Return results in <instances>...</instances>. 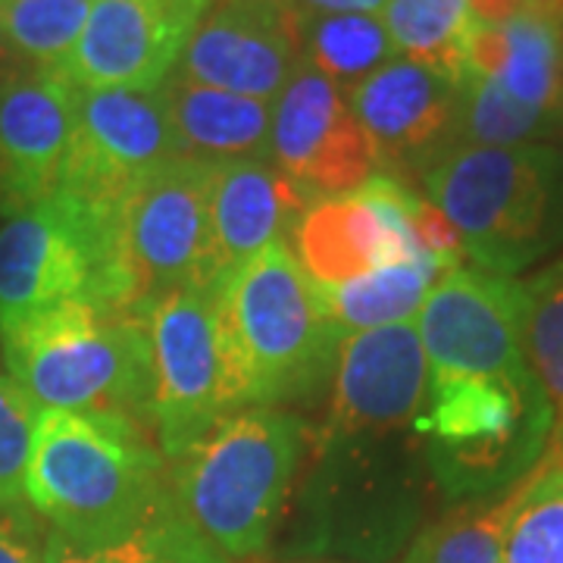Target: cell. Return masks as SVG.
Segmentation results:
<instances>
[{
  "label": "cell",
  "instance_id": "obj_1",
  "mask_svg": "<svg viewBox=\"0 0 563 563\" xmlns=\"http://www.w3.org/2000/svg\"><path fill=\"white\" fill-rule=\"evenodd\" d=\"M169 485L147 429L122 417L41 410L25 501L54 532L79 548L132 539Z\"/></svg>",
  "mask_w": 563,
  "mask_h": 563
},
{
  "label": "cell",
  "instance_id": "obj_2",
  "mask_svg": "<svg viewBox=\"0 0 563 563\" xmlns=\"http://www.w3.org/2000/svg\"><path fill=\"white\" fill-rule=\"evenodd\" d=\"M10 379L41 410L151 426L147 313L66 301L0 329Z\"/></svg>",
  "mask_w": 563,
  "mask_h": 563
},
{
  "label": "cell",
  "instance_id": "obj_3",
  "mask_svg": "<svg viewBox=\"0 0 563 563\" xmlns=\"http://www.w3.org/2000/svg\"><path fill=\"white\" fill-rule=\"evenodd\" d=\"M301 442L291 413L273 404L242 407L176 461V510L225 561L261 554L279 529Z\"/></svg>",
  "mask_w": 563,
  "mask_h": 563
},
{
  "label": "cell",
  "instance_id": "obj_4",
  "mask_svg": "<svg viewBox=\"0 0 563 563\" xmlns=\"http://www.w3.org/2000/svg\"><path fill=\"white\" fill-rule=\"evenodd\" d=\"M420 181L485 273L514 279L563 235V169L551 144H454Z\"/></svg>",
  "mask_w": 563,
  "mask_h": 563
},
{
  "label": "cell",
  "instance_id": "obj_5",
  "mask_svg": "<svg viewBox=\"0 0 563 563\" xmlns=\"http://www.w3.org/2000/svg\"><path fill=\"white\" fill-rule=\"evenodd\" d=\"M217 303L247 404L276 407L310 395L339 357L344 335L288 242L266 244L235 266L217 285Z\"/></svg>",
  "mask_w": 563,
  "mask_h": 563
},
{
  "label": "cell",
  "instance_id": "obj_6",
  "mask_svg": "<svg viewBox=\"0 0 563 563\" xmlns=\"http://www.w3.org/2000/svg\"><path fill=\"white\" fill-rule=\"evenodd\" d=\"M551 422V404L532 369L492 379L429 376L417 435L448 498H485L539 466Z\"/></svg>",
  "mask_w": 563,
  "mask_h": 563
},
{
  "label": "cell",
  "instance_id": "obj_7",
  "mask_svg": "<svg viewBox=\"0 0 563 563\" xmlns=\"http://www.w3.org/2000/svg\"><path fill=\"white\" fill-rule=\"evenodd\" d=\"M417 448V432L313 444L298 526L303 551L391 558L420 517Z\"/></svg>",
  "mask_w": 563,
  "mask_h": 563
},
{
  "label": "cell",
  "instance_id": "obj_8",
  "mask_svg": "<svg viewBox=\"0 0 563 563\" xmlns=\"http://www.w3.org/2000/svg\"><path fill=\"white\" fill-rule=\"evenodd\" d=\"M113 210L54 191L51 198L3 217L0 329L66 301L129 310Z\"/></svg>",
  "mask_w": 563,
  "mask_h": 563
},
{
  "label": "cell",
  "instance_id": "obj_9",
  "mask_svg": "<svg viewBox=\"0 0 563 563\" xmlns=\"http://www.w3.org/2000/svg\"><path fill=\"white\" fill-rule=\"evenodd\" d=\"M147 361L151 432L169 461L251 407L222 329L217 288H179L147 310Z\"/></svg>",
  "mask_w": 563,
  "mask_h": 563
},
{
  "label": "cell",
  "instance_id": "obj_10",
  "mask_svg": "<svg viewBox=\"0 0 563 563\" xmlns=\"http://www.w3.org/2000/svg\"><path fill=\"white\" fill-rule=\"evenodd\" d=\"M213 163L176 154L144 173L113 210L129 310L147 313L179 288H217L210 276Z\"/></svg>",
  "mask_w": 563,
  "mask_h": 563
},
{
  "label": "cell",
  "instance_id": "obj_11",
  "mask_svg": "<svg viewBox=\"0 0 563 563\" xmlns=\"http://www.w3.org/2000/svg\"><path fill=\"white\" fill-rule=\"evenodd\" d=\"M523 282L457 266L432 285L417 320L429 376H514L529 369L523 351Z\"/></svg>",
  "mask_w": 563,
  "mask_h": 563
},
{
  "label": "cell",
  "instance_id": "obj_12",
  "mask_svg": "<svg viewBox=\"0 0 563 563\" xmlns=\"http://www.w3.org/2000/svg\"><path fill=\"white\" fill-rule=\"evenodd\" d=\"M179 154L163 85L76 88V122L57 191L113 210L154 166Z\"/></svg>",
  "mask_w": 563,
  "mask_h": 563
},
{
  "label": "cell",
  "instance_id": "obj_13",
  "mask_svg": "<svg viewBox=\"0 0 563 563\" xmlns=\"http://www.w3.org/2000/svg\"><path fill=\"white\" fill-rule=\"evenodd\" d=\"M429 395V363L417 325L351 332L339 344L325 420L313 444L417 432Z\"/></svg>",
  "mask_w": 563,
  "mask_h": 563
},
{
  "label": "cell",
  "instance_id": "obj_14",
  "mask_svg": "<svg viewBox=\"0 0 563 563\" xmlns=\"http://www.w3.org/2000/svg\"><path fill=\"white\" fill-rule=\"evenodd\" d=\"M269 161L307 203L354 195L376 176L373 147L344 91L303 60L273 101Z\"/></svg>",
  "mask_w": 563,
  "mask_h": 563
},
{
  "label": "cell",
  "instance_id": "obj_15",
  "mask_svg": "<svg viewBox=\"0 0 563 563\" xmlns=\"http://www.w3.org/2000/svg\"><path fill=\"white\" fill-rule=\"evenodd\" d=\"M213 0H95L57 73L73 88L154 91L176 73L181 51Z\"/></svg>",
  "mask_w": 563,
  "mask_h": 563
},
{
  "label": "cell",
  "instance_id": "obj_16",
  "mask_svg": "<svg viewBox=\"0 0 563 563\" xmlns=\"http://www.w3.org/2000/svg\"><path fill=\"white\" fill-rule=\"evenodd\" d=\"M413 198L407 181L376 173L354 195L310 203L291 232V251L317 285H342L388 263L432 261L413 232Z\"/></svg>",
  "mask_w": 563,
  "mask_h": 563
},
{
  "label": "cell",
  "instance_id": "obj_17",
  "mask_svg": "<svg viewBox=\"0 0 563 563\" xmlns=\"http://www.w3.org/2000/svg\"><path fill=\"white\" fill-rule=\"evenodd\" d=\"M301 66V10L291 0H213L181 51L185 79L276 101Z\"/></svg>",
  "mask_w": 563,
  "mask_h": 563
},
{
  "label": "cell",
  "instance_id": "obj_18",
  "mask_svg": "<svg viewBox=\"0 0 563 563\" xmlns=\"http://www.w3.org/2000/svg\"><path fill=\"white\" fill-rule=\"evenodd\" d=\"M457 85L422 63L395 57L347 91V107L373 147L376 173L410 185L454 144Z\"/></svg>",
  "mask_w": 563,
  "mask_h": 563
},
{
  "label": "cell",
  "instance_id": "obj_19",
  "mask_svg": "<svg viewBox=\"0 0 563 563\" xmlns=\"http://www.w3.org/2000/svg\"><path fill=\"white\" fill-rule=\"evenodd\" d=\"M76 122V88L51 69L0 76V217L51 198Z\"/></svg>",
  "mask_w": 563,
  "mask_h": 563
},
{
  "label": "cell",
  "instance_id": "obj_20",
  "mask_svg": "<svg viewBox=\"0 0 563 563\" xmlns=\"http://www.w3.org/2000/svg\"><path fill=\"white\" fill-rule=\"evenodd\" d=\"M310 203L276 166L263 161L213 163L210 181V276L220 285L266 244L288 242Z\"/></svg>",
  "mask_w": 563,
  "mask_h": 563
},
{
  "label": "cell",
  "instance_id": "obj_21",
  "mask_svg": "<svg viewBox=\"0 0 563 563\" xmlns=\"http://www.w3.org/2000/svg\"><path fill=\"white\" fill-rule=\"evenodd\" d=\"M179 154L198 161H266L273 141V101L210 88L173 73L163 81Z\"/></svg>",
  "mask_w": 563,
  "mask_h": 563
},
{
  "label": "cell",
  "instance_id": "obj_22",
  "mask_svg": "<svg viewBox=\"0 0 563 563\" xmlns=\"http://www.w3.org/2000/svg\"><path fill=\"white\" fill-rule=\"evenodd\" d=\"M442 276L448 269L435 261L388 263L342 285H317V295L325 317L339 325V332L351 335L420 317L426 295Z\"/></svg>",
  "mask_w": 563,
  "mask_h": 563
},
{
  "label": "cell",
  "instance_id": "obj_23",
  "mask_svg": "<svg viewBox=\"0 0 563 563\" xmlns=\"http://www.w3.org/2000/svg\"><path fill=\"white\" fill-rule=\"evenodd\" d=\"M395 57V44L379 13L301 10V60L332 85L351 91Z\"/></svg>",
  "mask_w": 563,
  "mask_h": 563
},
{
  "label": "cell",
  "instance_id": "obj_24",
  "mask_svg": "<svg viewBox=\"0 0 563 563\" xmlns=\"http://www.w3.org/2000/svg\"><path fill=\"white\" fill-rule=\"evenodd\" d=\"M523 351L551 404V435L536 470H563V257L523 282Z\"/></svg>",
  "mask_w": 563,
  "mask_h": 563
},
{
  "label": "cell",
  "instance_id": "obj_25",
  "mask_svg": "<svg viewBox=\"0 0 563 563\" xmlns=\"http://www.w3.org/2000/svg\"><path fill=\"white\" fill-rule=\"evenodd\" d=\"M383 22L398 57L422 63L461 88L463 47L473 29L466 0H385Z\"/></svg>",
  "mask_w": 563,
  "mask_h": 563
},
{
  "label": "cell",
  "instance_id": "obj_26",
  "mask_svg": "<svg viewBox=\"0 0 563 563\" xmlns=\"http://www.w3.org/2000/svg\"><path fill=\"white\" fill-rule=\"evenodd\" d=\"M498 81L529 107L563 120V29L536 10L504 22Z\"/></svg>",
  "mask_w": 563,
  "mask_h": 563
},
{
  "label": "cell",
  "instance_id": "obj_27",
  "mask_svg": "<svg viewBox=\"0 0 563 563\" xmlns=\"http://www.w3.org/2000/svg\"><path fill=\"white\" fill-rule=\"evenodd\" d=\"M561 120L514 98L498 79H470L457 91L454 144L473 147H520L554 139ZM451 144V147H454Z\"/></svg>",
  "mask_w": 563,
  "mask_h": 563
},
{
  "label": "cell",
  "instance_id": "obj_28",
  "mask_svg": "<svg viewBox=\"0 0 563 563\" xmlns=\"http://www.w3.org/2000/svg\"><path fill=\"white\" fill-rule=\"evenodd\" d=\"M95 0H0V32L13 60L57 69L81 35Z\"/></svg>",
  "mask_w": 563,
  "mask_h": 563
},
{
  "label": "cell",
  "instance_id": "obj_29",
  "mask_svg": "<svg viewBox=\"0 0 563 563\" xmlns=\"http://www.w3.org/2000/svg\"><path fill=\"white\" fill-rule=\"evenodd\" d=\"M501 563H563V470H532L510 495Z\"/></svg>",
  "mask_w": 563,
  "mask_h": 563
},
{
  "label": "cell",
  "instance_id": "obj_30",
  "mask_svg": "<svg viewBox=\"0 0 563 563\" xmlns=\"http://www.w3.org/2000/svg\"><path fill=\"white\" fill-rule=\"evenodd\" d=\"M510 498L501 504H470L422 529L404 563H501L504 526Z\"/></svg>",
  "mask_w": 563,
  "mask_h": 563
},
{
  "label": "cell",
  "instance_id": "obj_31",
  "mask_svg": "<svg viewBox=\"0 0 563 563\" xmlns=\"http://www.w3.org/2000/svg\"><path fill=\"white\" fill-rule=\"evenodd\" d=\"M38 404L0 373V510L13 514L25 501V473L32 461Z\"/></svg>",
  "mask_w": 563,
  "mask_h": 563
},
{
  "label": "cell",
  "instance_id": "obj_32",
  "mask_svg": "<svg viewBox=\"0 0 563 563\" xmlns=\"http://www.w3.org/2000/svg\"><path fill=\"white\" fill-rule=\"evenodd\" d=\"M41 563H169L161 544L154 542V536L147 532V526H141L132 539L110 548H79V544L66 542L63 536H51L44 548V561Z\"/></svg>",
  "mask_w": 563,
  "mask_h": 563
},
{
  "label": "cell",
  "instance_id": "obj_33",
  "mask_svg": "<svg viewBox=\"0 0 563 563\" xmlns=\"http://www.w3.org/2000/svg\"><path fill=\"white\" fill-rule=\"evenodd\" d=\"M410 220H413V232L420 239L422 251L439 263V266H444L448 273L470 261L466 257V247H463L461 232L451 225V220L429 198H420V195L413 198Z\"/></svg>",
  "mask_w": 563,
  "mask_h": 563
},
{
  "label": "cell",
  "instance_id": "obj_34",
  "mask_svg": "<svg viewBox=\"0 0 563 563\" xmlns=\"http://www.w3.org/2000/svg\"><path fill=\"white\" fill-rule=\"evenodd\" d=\"M44 551L32 539V529L13 520V517H0V563H41Z\"/></svg>",
  "mask_w": 563,
  "mask_h": 563
},
{
  "label": "cell",
  "instance_id": "obj_35",
  "mask_svg": "<svg viewBox=\"0 0 563 563\" xmlns=\"http://www.w3.org/2000/svg\"><path fill=\"white\" fill-rule=\"evenodd\" d=\"M470 7V16L473 22H483V25H504L514 16H520L523 10H529V0H466Z\"/></svg>",
  "mask_w": 563,
  "mask_h": 563
},
{
  "label": "cell",
  "instance_id": "obj_36",
  "mask_svg": "<svg viewBox=\"0 0 563 563\" xmlns=\"http://www.w3.org/2000/svg\"><path fill=\"white\" fill-rule=\"evenodd\" d=\"M307 13H383L385 0H291Z\"/></svg>",
  "mask_w": 563,
  "mask_h": 563
},
{
  "label": "cell",
  "instance_id": "obj_37",
  "mask_svg": "<svg viewBox=\"0 0 563 563\" xmlns=\"http://www.w3.org/2000/svg\"><path fill=\"white\" fill-rule=\"evenodd\" d=\"M529 10L542 13V16L554 20L558 25L563 22V0H529Z\"/></svg>",
  "mask_w": 563,
  "mask_h": 563
},
{
  "label": "cell",
  "instance_id": "obj_38",
  "mask_svg": "<svg viewBox=\"0 0 563 563\" xmlns=\"http://www.w3.org/2000/svg\"><path fill=\"white\" fill-rule=\"evenodd\" d=\"M10 63H13V54H10V47H7V41H3V32H0V76L10 73Z\"/></svg>",
  "mask_w": 563,
  "mask_h": 563
},
{
  "label": "cell",
  "instance_id": "obj_39",
  "mask_svg": "<svg viewBox=\"0 0 563 563\" xmlns=\"http://www.w3.org/2000/svg\"><path fill=\"white\" fill-rule=\"evenodd\" d=\"M558 139H561V151H558V157H561V169H563V120H561V129H558Z\"/></svg>",
  "mask_w": 563,
  "mask_h": 563
},
{
  "label": "cell",
  "instance_id": "obj_40",
  "mask_svg": "<svg viewBox=\"0 0 563 563\" xmlns=\"http://www.w3.org/2000/svg\"><path fill=\"white\" fill-rule=\"evenodd\" d=\"M561 29H563V22H561Z\"/></svg>",
  "mask_w": 563,
  "mask_h": 563
}]
</instances>
